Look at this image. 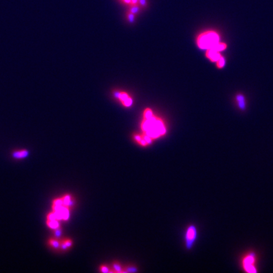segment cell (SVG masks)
<instances>
[{"instance_id": "12", "label": "cell", "mask_w": 273, "mask_h": 273, "mask_svg": "<svg viewBox=\"0 0 273 273\" xmlns=\"http://www.w3.org/2000/svg\"><path fill=\"white\" fill-rule=\"evenodd\" d=\"M113 268L115 270V272H123V268L122 266L119 264L118 263H114L113 264Z\"/></svg>"}, {"instance_id": "17", "label": "cell", "mask_w": 273, "mask_h": 273, "mask_svg": "<svg viewBox=\"0 0 273 273\" xmlns=\"http://www.w3.org/2000/svg\"><path fill=\"white\" fill-rule=\"evenodd\" d=\"M61 233H62V231H61V227H58V228H56L54 230V236L56 237V238H60L61 236Z\"/></svg>"}, {"instance_id": "7", "label": "cell", "mask_w": 273, "mask_h": 273, "mask_svg": "<svg viewBox=\"0 0 273 273\" xmlns=\"http://www.w3.org/2000/svg\"><path fill=\"white\" fill-rule=\"evenodd\" d=\"M47 225L50 228L55 230L60 227V224L58 223V220H51L48 221L47 220Z\"/></svg>"}, {"instance_id": "20", "label": "cell", "mask_w": 273, "mask_h": 273, "mask_svg": "<svg viewBox=\"0 0 273 273\" xmlns=\"http://www.w3.org/2000/svg\"><path fill=\"white\" fill-rule=\"evenodd\" d=\"M65 244L67 246V247H70L72 245V241L70 239H67V240H65L63 241Z\"/></svg>"}, {"instance_id": "13", "label": "cell", "mask_w": 273, "mask_h": 273, "mask_svg": "<svg viewBox=\"0 0 273 273\" xmlns=\"http://www.w3.org/2000/svg\"><path fill=\"white\" fill-rule=\"evenodd\" d=\"M216 63H217L218 68H222L223 67H224V66L225 65V59L224 57H223V56H221L220 58L218 60V61H216Z\"/></svg>"}, {"instance_id": "2", "label": "cell", "mask_w": 273, "mask_h": 273, "mask_svg": "<svg viewBox=\"0 0 273 273\" xmlns=\"http://www.w3.org/2000/svg\"><path fill=\"white\" fill-rule=\"evenodd\" d=\"M219 42L218 34L213 31H208L201 34L197 37V44L201 49H208L213 48Z\"/></svg>"}, {"instance_id": "15", "label": "cell", "mask_w": 273, "mask_h": 273, "mask_svg": "<svg viewBox=\"0 0 273 273\" xmlns=\"http://www.w3.org/2000/svg\"><path fill=\"white\" fill-rule=\"evenodd\" d=\"M125 269H126V271H125V272H137L138 270H137V268H136V267H134L133 266H127L125 267Z\"/></svg>"}, {"instance_id": "11", "label": "cell", "mask_w": 273, "mask_h": 273, "mask_svg": "<svg viewBox=\"0 0 273 273\" xmlns=\"http://www.w3.org/2000/svg\"><path fill=\"white\" fill-rule=\"evenodd\" d=\"M153 115H154V113L151 109H150V108H146L143 113V118H149L151 116H152Z\"/></svg>"}, {"instance_id": "16", "label": "cell", "mask_w": 273, "mask_h": 273, "mask_svg": "<svg viewBox=\"0 0 273 273\" xmlns=\"http://www.w3.org/2000/svg\"><path fill=\"white\" fill-rule=\"evenodd\" d=\"M47 220L51 221V220H57L56 218V215L54 213L53 211L52 213H49L47 216Z\"/></svg>"}, {"instance_id": "6", "label": "cell", "mask_w": 273, "mask_h": 273, "mask_svg": "<svg viewBox=\"0 0 273 273\" xmlns=\"http://www.w3.org/2000/svg\"><path fill=\"white\" fill-rule=\"evenodd\" d=\"M28 154H29L28 151L27 149H21L15 151L12 153V157L16 159H22L27 157Z\"/></svg>"}, {"instance_id": "8", "label": "cell", "mask_w": 273, "mask_h": 273, "mask_svg": "<svg viewBox=\"0 0 273 273\" xmlns=\"http://www.w3.org/2000/svg\"><path fill=\"white\" fill-rule=\"evenodd\" d=\"M236 100L238 103V106L240 107L241 109H244L245 106V99H244V97L242 95H238L236 97Z\"/></svg>"}, {"instance_id": "21", "label": "cell", "mask_w": 273, "mask_h": 273, "mask_svg": "<svg viewBox=\"0 0 273 273\" xmlns=\"http://www.w3.org/2000/svg\"><path fill=\"white\" fill-rule=\"evenodd\" d=\"M128 20H129L130 22H132V21L134 20V14L130 12V13L128 14Z\"/></svg>"}, {"instance_id": "5", "label": "cell", "mask_w": 273, "mask_h": 273, "mask_svg": "<svg viewBox=\"0 0 273 273\" xmlns=\"http://www.w3.org/2000/svg\"><path fill=\"white\" fill-rule=\"evenodd\" d=\"M206 56L209 60L214 62L217 61L218 60L221 56L219 51H216L213 48L207 49Z\"/></svg>"}, {"instance_id": "1", "label": "cell", "mask_w": 273, "mask_h": 273, "mask_svg": "<svg viewBox=\"0 0 273 273\" xmlns=\"http://www.w3.org/2000/svg\"><path fill=\"white\" fill-rule=\"evenodd\" d=\"M141 129L143 133L154 140L166 133V127L163 119L154 114L149 118H144L141 123Z\"/></svg>"}, {"instance_id": "10", "label": "cell", "mask_w": 273, "mask_h": 273, "mask_svg": "<svg viewBox=\"0 0 273 273\" xmlns=\"http://www.w3.org/2000/svg\"><path fill=\"white\" fill-rule=\"evenodd\" d=\"M226 47H227V46L226 44H225L223 43L219 42L217 44H216L213 48L216 49V51H219V52H220V51L225 50L226 48Z\"/></svg>"}, {"instance_id": "9", "label": "cell", "mask_w": 273, "mask_h": 273, "mask_svg": "<svg viewBox=\"0 0 273 273\" xmlns=\"http://www.w3.org/2000/svg\"><path fill=\"white\" fill-rule=\"evenodd\" d=\"M49 243L51 247H54V248H60V242H59L58 240H57V239H54V238L49 239Z\"/></svg>"}, {"instance_id": "18", "label": "cell", "mask_w": 273, "mask_h": 273, "mask_svg": "<svg viewBox=\"0 0 273 273\" xmlns=\"http://www.w3.org/2000/svg\"><path fill=\"white\" fill-rule=\"evenodd\" d=\"M134 139L136 142H137L138 143H139L140 140L142 139V135H139V134H135L134 135Z\"/></svg>"}, {"instance_id": "4", "label": "cell", "mask_w": 273, "mask_h": 273, "mask_svg": "<svg viewBox=\"0 0 273 273\" xmlns=\"http://www.w3.org/2000/svg\"><path fill=\"white\" fill-rule=\"evenodd\" d=\"M255 263V255L254 253H250L244 257L243 260V269L248 272H257L254 266Z\"/></svg>"}, {"instance_id": "19", "label": "cell", "mask_w": 273, "mask_h": 273, "mask_svg": "<svg viewBox=\"0 0 273 273\" xmlns=\"http://www.w3.org/2000/svg\"><path fill=\"white\" fill-rule=\"evenodd\" d=\"M100 271L102 272H109V268L106 266H102L100 267Z\"/></svg>"}, {"instance_id": "14", "label": "cell", "mask_w": 273, "mask_h": 273, "mask_svg": "<svg viewBox=\"0 0 273 273\" xmlns=\"http://www.w3.org/2000/svg\"><path fill=\"white\" fill-rule=\"evenodd\" d=\"M133 104V99L132 98H131V97H129V98L128 99H127L125 101H124L123 102H122V104L125 106V107H130Z\"/></svg>"}, {"instance_id": "3", "label": "cell", "mask_w": 273, "mask_h": 273, "mask_svg": "<svg viewBox=\"0 0 273 273\" xmlns=\"http://www.w3.org/2000/svg\"><path fill=\"white\" fill-rule=\"evenodd\" d=\"M197 238V230L195 226L190 225L187 228L185 235V243L187 249L192 248Z\"/></svg>"}]
</instances>
